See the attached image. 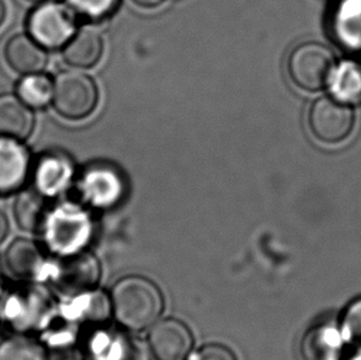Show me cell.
Instances as JSON below:
<instances>
[{"mask_svg": "<svg viewBox=\"0 0 361 360\" xmlns=\"http://www.w3.org/2000/svg\"><path fill=\"white\" fill-rule=\"evenodd\" d=\"M110 301L114 317L130 331L153 326L164 307L161 290L143 277H126L116 282Z\"/></svg>", "mask_w": 361, "mask_h": 360, "instance_id": "6da1fadb", "label": "cell"}, {"mask_svg": "<svg viewBox=\"0 0 361 360\" xmlns=\"http://www.w3.org/2000/svg\"><path fill=\"white\" fill-rule=\"evenodd\" d=\"M99 92L94 79L80 71H63L54 78L52 105L67 120H83L97 109Z\"/></svg>", "mask_w": 361, "mask_h": 360, "instance_id": "7a4b0ae2", "label": "cell"}, {"mask_svg": "<svg viewBox=\"0 0 361 360\" xmlns=\"http://www.w3.org/2000/svg\"><path fill=\"white\" fill-rule=\"evenodd\" d=\"M334 64V54L327 46L303 42L288 54V73L298 88L317 92L329 83Z\"/></svg>", "mask_w": 361, "mask_h": 360, "instance_id": "3957f363", "label": "cell"}, {"mask_svg": "<svg viewBox=\"0 0 361 360\" xmlns=\"http://www.w3.org/2000/svg\"><path fill=\"white\" fill-rule=\"evenodd\" d=\"M77 15L67 4L44 1L27 18V31L46 49H63L75 34Z\"/></svg>", "mask_w": 361, "mask_h": 360, "instance_id": "277c9868", "label": "cell"}, {"mask_svg": "<svg viewBox=\"0 0 361 360\" xmlns=\"http://www.w3.org/2000/svg\"><path fill=\"white\" fill-rule=\"evenodd\" d=\"M355 114L347 102L322 97L313 102L308 112V126L318 141L337 145L350 136Z\"/></svg>", "mask_w": 361, "mask_h": 360, "instance_id": "5b68a950", "label": "cell"}, {"mask_svg": "<svg viewBox=\"0 0 361 360\" xmlns=\"http://www.w3.org/2000/svg\"><path fill=\"white\" fill-rule=\"evenodd\" d=\"M98 259L88 252L67 254L56 268L54 282L67 296H82L93 292L100 280Z\"/></svg>", "mask_w": 361, "mask_h": 360, "instance_id": "8992f818", "label": "cell"}, {"mask_svg": "<svg viewBox=\"0 0 361 360\" xmlns=\"http://www.w3.org/2000/svg\"><path fill=\"white\" fill-rule=\"evenodd\" d=\"M194 344L190 330L178 320L157 321L148 336V346L157 360H184Z\"/></svg>", "mask_w": 361, "mask_h": 360, "instance_id": "52a82bcc", "label": "cell"}, {"mask_svg": "<svg viewBox=\"0 0 361 360\" xmlns=\"http://www.w3.org/2000/svg\"><path fill=\"white\" fill-rule=\"evenodd\" d=\"M31 172V156L23 141L0 137V196L19 191Z\"/></svg>", "mask_w": 361, "mask_h": 360, "instance_id": "ba28073f", "label": "cell"}, {"mask_svg": "<svg viewBox=\"0 0 361 360\" xmlns=\"http://www.w3.org/2000/svg\"><path fill=\"white\" fill-rule=\"evenodd\" d=\"M79 189L84 198L98 205L108 206L121 198L125 185L120 172L106 163H97L87 167L83 172Z\"/></svg>", "mask_w": 361, "mask_h": 360, "instance_id": "9c48e42d", "label": "cell"}, {"mask_svg": "<svg viewBox=\"0 0 361 360\" xmlns=\"http://www.w3.org/2000/svg\"><path fill=\"white\" fill-rule=\"evenodd\" d=\"M35 186L46 196L62 193L68 188L74 176L71 157L61 151H49L37 158L32 167Z\"/></svg>", "mask_w": 361, "mask_h": 360, "instance_id": "30bf717a", "label": "cell"}, {"mask_svg": "<svg viewBox=\"0 0 361 360\" xmlns=\"http://www.w3.org/2000/svg\"><path fill=\"white\" fill-rule=\"evenodd\" d=\"M347 344L341 325L323 323L311 327L303 335L300 356L302 360H342Z\"/></svg>", "mask_w": 361, "mask_h": 360, "instance_id": "8fae6325", "label": "cell"}, {"mask_svg": "<svg viewBox=\"0 0 361 360\" xmlns=\"http://www.w3.org/2000/svg\"><path fill=\"white\" fill-rule=\"evenodd\" d=\"M4 59L10 68L21 76L41 73L49 62L46 49L29 34L11 36L4 46Z\"/></svg>", "mask_w": 361, "mask_h": 360, "instance_id": "7c38bea8", "label": "cell"}, {"mask_svg": "<svg viewBox=\"0 0 361 360\" xmlns=\"http://www.w3.org/2000/svg\"><path fill=\"white\" fill-rule=\"evenodd\" d=\"M32 109L18 94L0 92V137L27 140L35 128Z\"/></svg>", "mask_w": 361, "mask_h": 360, "instance_id": "4fadbf2b", "label": "cell"}, {"mask_svg": "<svg viewBox=\"0 0 361 360\" xmlns=\"http://www.w3.org/2000/svg\"><path fill=\"white\" fill-rule=\"evenodd\" d=\"M15 222L19 229L30 234H41L51 219L47 196L36 189L21 190L13 205Z\"/></svg>", "mask_w": 361, "mask_h": 360, "instance_id": "5bb4252c", "label": "cell"}, {"mask_svg": "<svg viewBox=\"0 0 361 360\" xmlns=\"http://www.w3.org/2000/svg\"><path fill=\"white\" fill-rule=\"evenodd\" d=\"M5 262L10 272L20 279L39 277L46 263L44 249L35 241L19 237L5 251Z\"/></svg>", "mask_w": 361, "mask_h": 360, "instance_id": "9a60e30c", "label": "cell"}, {"mask_svg": "<svg viewBox=\"0 0 361 360\" xmlns=\"http://www.w3.org/2000/svg\"><path fill=\"white\" fill-rule=\"evenodd\" d=\"M104 42L98 30H79L66 44L62 51L66 64L78 69H89L98 64L103 56Z\"/></svg>", "mask_w": 361, "mask_h": 360, "instance_id": "2e32d148", "label": "cell"}, {"mask_svg": "<svg viewBox=\"0 0 361 360\" xmlns=\"http://www.w3.org/2000/svg\"><path fill=\"white\" fill-rule=\"evenodd\" d=\"M334 32L347 49H361V0H345L334 15Z\"/></svg>", "mask_w": 361, "mask_h": 360, "instance_id": "e0dca14e", "label": "cell"}, {"mask_svg": "<svg viewBox=\"0 0 361 360\" xmlns=\"http://www.w3.org/2000/svg\"><path fill=\"white\" fill-rule=\"evenodd\" d=\"M16 94L31 109H42L52 102L54 80L42 72L27 74L20 79Z\"/></svg>", "mask_w": 361, "mask_h": 360, "instance_id": "ac0fdd59", "label": "cell"}, {"mask_svg": "<svg viewBox=\"0 0 361 360\" xmlns=\"http://www.w3.org/2000/svg\"><path fill=\"white\" fill-rule=\"evenodd\" d=\"M332 90L338 100L347 104L361 102V67L343 62L333 73Z\"/></svg>", "mask_w": 361, "mask_h": 360, "instance_id": "d6986e66", "label": "cell"}, {"mask_svg": "<svg viewBox=\"0 0 361 360\" xmlns=\"http://www.w3.org/2000/svg\"><path fill=\"white\" fill-rule=\"evenodd\" d=\"M0 360H46V351L34 337L10 336L0 342Z\"/></svg>", "mask_w": 361, "mask_h": 360, "instance_id": "ffe728a7", "label": "cell"}, {"mask_svg": "<svg viewBox=\"0 0 361 360\" xmlns=\"http://www.w3.org/2000/svg\"><path fill=\"white\" fill-rule=\"evenodd\" d=\"M74 14L90 21L106 19L118 9L120 0H66Z\"/></svg>", "mask_w": 361, "mask_h": 360, "instance_id": "44dd1931", "label": "cell"}, {"mask_svg": "<svg viewBox=\"0 0 361 360\" xmlns=\"http://www.w3.org/2000/svg\"><path fill=\"white\" fill-rule=\"evenodd\" d=\"M341 327L348 343L361 346V297L348 306Z\"/></svg>", "mask_w": 361, "mask_h": 360, "instance_id": "7402d4cb", "label": "cell"}, {"mask_svg": "<svg viewBox=\"0 0 361 360\" xmlns=\"http://www.w3.org/2000/svg\"><path fill=\"white\" fill-rule=\"evenodd\" d=\"M113 360H149V354L141 342L122 338L115 344Z\"/></svg>", "mask_w": 361, "mask_h": 360, "instance_id": "603a6c76", "label": "cell"}, {"mask_svg": "<svg viewBox=\"0 0 361 360\" xmlns=\"http://www.w3.org/2000/svg\"><path fill=\"white\" fill-rule=\"evenodd\" d=\"M192 360H237V356L230 348L214 343L200 348Z\"/></svg>", "mask_w": 361, "mask_h": 360, "instance_id": "cb8c5ba5", "label": "cell"}, {"mask_svg": "<svg viewBox=\"0 0 361 360\" xmlns=\"http://www.w3.org/2000/svg\"><path fill=\"white\" fill-rule=\"evenodd\" d=\"M10 232V224L8 216L3 210L0 209V244H4Z\"/></svg>", "mask_w": 361, "mask_h": 360, "instance_id": "d4e9b609", "label": "cell"}, {"mask_svg": "<svg viewBox=\"0 0 361 360\" xmlns=\"http://www.w3.org/2000/svg\"><path fill=\"white\" fill-rule=\"evenodd\" d=\"M137 6L143 8V9H154L159 5L163 4L166 0H132Z\"/></svg>", "mask_w": 361, "mask_h": 360, "instance_id": "484cf974", "label": "cell"}, {"mask_svg": "<svg viewBox=\"0 0 361 360\" xmlns=\"http://www.w3.org/2000/svg\"><path fill=\"white\" fill-rule=\"evenodd\" d=\"M5 19H6V5L4 0H0V26L4 24Z\"/></svg>", "mask_w": 361, "mask_h": 360, "instance_id": "4316f807", "label": "cell"}, {"mask_svg": "<svg viewBox=\"0 0 361 360\" xmlns=\"http://www.w3.org/2000/svg\"><path fill=\"white\" fill-rule=\"evenodd\" d=\"M26 1H30V3H37V4H41V3H44V1H49V0H26Z\"/></svg>", "mask_w": 361, "mask_h": 360, "instance_id": "83f0119b", "label": "cell"}, {"mask_svg": "<svg viewBox=\"0 0 361 360\" xmlns=\"http://www.w3.org/2000/svg\"><path fill=\"white\" fill-rule=\"evenodd\" d=\"M352 360H361V351L359 352V353H357V354H355V356H354V358H352Z\"/></svg>", "mask_w": 361, "mask_h": 360, "instance_id": "f1b7e54d", "label": "cell"}]
</instances>
